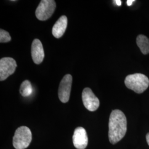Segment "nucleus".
I'll return each instance as SVG.
<instances>
[{
    "instance_id": "6",
    "label": "nucleus",
    "mask_w": 149,
    "mask_h": 149,
    "mask_svg": "<svg viewBox=\"0 0 149 149\" xmlns=\"http://www.w3.org/2000/svg\"><path fill=\"white\" fill-rule=\"evenodd\" d=\"M72 82V77L70 74L64 76L60 82L58 90V96L59 100L63 103H67L69 100Z\"/></svg>"
},
{
    "instance_id": "8",
    "label": "nucleus",
    "mask_w": 149,
    "mask_h": 149,
    "mask_svg": "<svg viewBox=\"0 0 149 149\" xmlns=\"http://www.w3.org/2000/svg\"><path fill=\"white\" fill-rule=\"evenodd\" d=\"M72 141L76 149H86L88 144V137L84 128L77 127L75 129L72 136Z\"/></svg>"
},
{
    "instance_id": "5",
    "label": "nucleus",
    "mask_w": 149,
    "mask_h": 149,
    "mask_svg": "<svg viewBox=\"0 0 149 149\" xmlns=\"http://www.w3.org/2000/svg\"><path fill=\"white\" fill-rule=\"evenodd\" d=\"M17 63L12 58H3L0 60V80L7 79L16 71Z\"/></svg>"
},
{
    "instance_id": "2",
    "label": "nucleus",
    "mask_w": 149,
    "mask_h": 149,
    "mask_svg": "<svg viewBox=\"0 0 149 149\" xmlns=\"http://www.w3.org/2000/svg\"><path fill=\"white\" fill-rule=\"evenodd\" d=\"M125 85L129 89L137 93H141L149 86L148 77L142 74H134L127 76L124 81Z\"/></svg>"
},
{
    "instance_id": "12",
    "label": "nucleus",
    "mask_w": 149,
    "mask_h": 149,
    "mask_svg": "<svg viewBox=\"0 0 149 149\" xmlns=\"http://www.w3.org/2000/svg\"><path fill=\"white\" fill-rule=\"evenodd\" d=\"M19 92L22 96L24 97L30 96L33 92V87L31 82L25 80L22 83L19 89Z\"/></svg>"
},
{
    "instance_id": "14",
    "label": "nucleus",
    "mask_w": 149,
    "mask_h": 149,
    "mask_svg": "<svg viewBox=\"0 0 149 149\" xmlns=\"http://www.w3.org/2000/svg\"><path fill=\"white\" fill-rule=\"evenodd\" d=\"M135 1L134 0H128L127 1V5L129 6H130L132 5V3H133V2H134Z\"/></svg>"
},
{
    "instance_id": "4",
    "label": "nucleus",
    "mask_w": 149,
    "mask_h": 149,
    "mask_svg": "<svg viewBox=\"0 0 149 149\" xmlns=\"http://www.w3.org/2000/svg\"><path fill=\"white\" fill-rule=\"evenodd\" d=\"M56 8V3L53 0H42L36 11V16L40 21L49 19Z\"/></svg>"
},
{
    "instance_id": "11",
    "label": "nucleus",
    "mask_w": 149,
    "mask_h": 149,
    "mask_svg": "<svg viewBox=\"0 0 149 149\" xmlns=\"http://www.w3.org/2000/svg\"><path fill=\"white\" fill-rule=\"evenodd\" d=\"M136 44L141 53L146 55L149 53V39L145 36L140 34L136 38Z\"/></svg>"
},
{
    "instance_id": "16",
    "label": "nucleus",
    "mask_w": 149,
    "mask_h": 149,
    "mask_svg": "<svg viewBox=\"0 0 149 149\" xmlns=\"http://www.w3.org/2000/svg\"><path fill=\"white\" fill-rule=\"evenodd\" d=\"M146 141H147V143L149 145V133L147 134L146 136Z\"/></svg>"
},
{
    "instance_id": "1",
    "label": "nucleus",
    "mask_w": 149,
    "mask_h": 149,
    "mask_svg": "<svg viewBox=\"0 0 149 149\" xmlns=\"http://www.w3.org/2000/svg\"><path fill=\"white\" fill-rule=\"evenodd\" d=\"M108 138L110 143L116 144L125 136L127 130V118L119 109L112 111L109 120Z\"/></svg>"
},
{
    "instance_id": "10",
    "label": "nucleus",
    "mask_w": 149,
    "mask_h": 149,
    "mask_svg": "<svg viewBox=\"0 0 149 149\" xmlns=\"http://www.w3.org/2000/svg\"><path fill=\"white\" fill-rule=\"evenodd\" d=\"M68 26V18L65 16H62L55 23L52 29V34L54 37L60 38L64 35Z\"/></svg>"
},
{
    "instance_id": "15",
    "label": "nucleus",
    "mask_w": 149,
    "mask_h": 149,
    "mask_svg": "<svg viewBox=\"0 0 149 149\" xmlns=\"http://www.w3.org/2000/svg\"><path fill=\"white\" fill-rule=\"evenodd\" d=\"M114 2H115L116 3V4H117L118 6H121V5H122V1H121L120 0L114 1Z\"/></svg>"
},
{
    "instance_id": "9",
    "label": "nucleus",
    "mask_w": 149,
    "mask_h": 149,
    "mask_svg": "<svg viewBox=\"0 0 149 149\" xmlns=\"http://www.w3.org/2000/svg\"><path fill=\"white\" fill-rule=\"evenodd\" d=\"M31 54L32 59L35 64L39 65L43 62L44 58V49L41 42L38 39H35L33 41Z\"/></svg>"
},
{
    "instance_id": "13",
    "label": "nucleus",
    "mask_w": 149,
    "mask_h": 149,
    "mask_svg": "<svg viewBox=\"0 0 149 149\" xmlns=\"http://www.w3.org/2000/svg\"><path fill=\"white\" fill-rule=\"evenodd\" d=\"M11 40V37L9 33L5 30L1 29L0 30V42L7 43Z\"/></svg>"
},
{
    "instance_id": "7",
    "label": "nucleus",
    "mask_w": 149,
    "mask_h": 149,
    "mask_svg": "<svg viewBox=\"0 0 149 149\" xmlns=\"http://www.w3.org/2000/svg\"><path fill=\"white\" fill-rule=\"evenodd\" d=\"M82 99L84 106L91 112L95 111L100 106V100L88 87L83 90Z\"/></svg>"
},
{
    "instance_id": "3",
    "label": "nucleus",
    "mask_w": 149,
    "mask_h": 149,
    "mask_svg": "<svg viewBox=\"0 0 149 149\" xmlns=\"http://www.w3.org/2000/svg\"><path fill=\"white\" fill-rule=\"evenodd\" d=\"M32 134L30 129L26 126H22L15 132L13 138V145L16 149L27 148L32 141Z\"/></svg>"
}]
</instances>
